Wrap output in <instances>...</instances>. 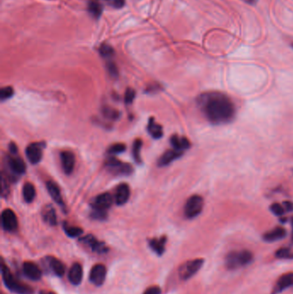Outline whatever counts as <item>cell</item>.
<instances>
[{
	"label": "cell",
	"mask_w": 293,
	"mask_h": 294,
	"mask_svg": "<svg viewBox=\"0 0 293 294\" xmlns=\"http://www.w3.org/2000/svg\"><path fill=\"white\" fill-rule=\"evenodd\" d=\"M197 103L208 122L214 125L226 124L235 118V103L222 92L203 93L197 98Z\"/></svg>",
	"instance_id": "obj_1"
},
{
	"label": "cell",
	"mask_w": 293,
	"mask_h": 294,
	"mask_svg": "<svg viewBox=\"0 0 293 294\" xmlns=\"http://www.w3.org/2000/svg\"><path fill=\"white\" fill-rule=\"evenodd\" d=\"M253 254L248 250H236L229 252L226 257V267L229 270H236L246 267L253 261Z\"/></svg>",
	"instance_id": "obj_2"
},
{
	"label": "cell",
	"mask_w": 293,
	"mask_h": 294,
	"mask_svg": "<svg viewBox=\"0 0 293 294\" xmlns=\"http://www.w3.org/2000/svg\"><path fill=\"white\" fill-rule=\"evenodd\" d=\"M1 274H2L3 283L10 291L17 294H33L32 288L17 281L10 273V269L3 263H2V267H1Z\"/></svg>",
	"instance_id": "obj_3"
},
{
	"label": "cell",
	"mask_w": 293,
	"mask_h": 294,
	"mask_svg": "<svg viewBox=\"0 0 293 294\" xmlns=\"http://www.w3.org/2000/svg\"><path fill=\"white\" fill-rule=\"evenodd\" d=\"M204 206V200L200 196L195 195L189 197L184 206V215L187 219L192 220L199 216Z\"/></svg>",
	"instance_id": "obj_4"
},
{
	"label": "cell",
	"mask_w": 293,
	"mask_h": 294,
	"mask_svg": "<svg viewBox=\"0 0 293 294\" xmlns=\"http://www.w3.org/2000/svg\"><path fill=\"white\" fill-rule=\"evenodd\" d=\"M203 264H204V260L200 258L186 261L179 267V276L182 281L189 280L201 268Z\"/></svg>",
	"instance_id": "obj_5"
},
{
	"label": "cell",
	"mask_w": 293,
	"mask_h": 294,
	"mask_svg": "<svg viewBox=\"0 0 293 294\" xmlns=\"http://www.w3.org/2000/svg\"><path fill=\"white\" fill-rule=\"evenodd\" d=\"M106 168L110 172L116 175H129L132 171L131 165H129L128 163L121 162L120 160L115 158H110L108 159L106 162Z\"/></svg>",
	"instance_id": "obj_6"
},
{
	"label": "cell",
	"mask_w": 293,
	"mask_h": 294,
	"mask_svg": "<svg viewBox=\"0 0 293 294\" xmlns=\"http://www.w3.org/2000/svg\"><path fill=\"white\" fill-rule=\"evenodd\" d=\"M1 221H2V227H3V230L10 231V232L17 230V227H18V221H17L16 214L12 210H3L2 215H1Z\"/></svg>",
	"instance_id": "obj_7"
},
{
	"label": "cell",
	"mask_w": 293,
	"mask_h": 294,
	"mask_svg": "<svg viewBox=\"0 0 293 294\" xmlns=\"http://www.w3.org/2000/svg\"><path fill=\"white\" fill-rule=\"evenodd\" d=\"M7 165L10 172L14 176L23 175L26 170V165L23 159L18 157L9 156L7 158Z\"/></svg>",
	"instance_id": "obj_8"
},
{
	"label": "cell",
	"mask_w": 293,
	"mask_h": 294,
	"mask_svg": "<svg viewBox=\"0 0 293 294\" xmlns=\"http://www.w3.org/2000/svg\"><path fill=\"white\" fill-rule=\"evenodd\" d=\"M107 274V269L104 265L97 264L91 268L90 273V281L96 286H101L104 283L105 278Z\"/></svg>",
	"instance_id": "obj_9"
},
{
	"label": "cell",
	"mask_w": 293,
	"mask_h": 294,
	"mask_svg": "<svg viewBox=\"0 0 293 294\" xmlns=\"http://www.w3.org/2000/svg\"><path fill=\"white\" fill-rule=\"evenodd\" d=\"M293 287V273H287L281 275L274 285L272 294H280L289 288Z\"/></svg>",
	"instance_id": "obj_10"
},
{
	"label": "cell",
	"mask_w": 293,
	"mask_h": 294,
	"mask_svg": "<svg viewBox=\"0 0 293 294\" xmlns=\"http://www.w3.org/2000/svg\"><path fill=\"white\" fill-rule=\"evenodd\" d=\"M42 144L41 143H32L26 149V156H27L29 161L36 164L41 161L42 159Z\"/></svg>",
	"instance_id": "obj_11"
},
{
	"label": "cell",
	"mask_w": 293,
	"mask_h": 294,
	"mask_svg": "<svg viewBox=\"0 0 293 294\" xmlns=\"http://www.w3.org/2000/svg\"><path fill=\"white\" fill-rule=\"evenodd\" d=\"M80 241L83 244L87 245L92 251L97 252V253H106L108 250V247L105 245L104 243H101L100 241H98L92 235H87L81 238Z\"/></svg>",
	"instance_id": "obj_12"
},
{
	"label": "cell",
	"mask_w": 293,
	"mask_h": 294,
	"mask_svg": "<svg viewBox=\"0 0 293 294\" xmlns=\"http://www.w3.org/2000/svg\"><path fill=\"white\" fill-rule=\"evenodd\" d=\"M112 203H113V198L110 194H101L95 199L94 202L92 204V207L93 210L96 211L107 212V210L112 206Z\"/></svg>",
	"instance_id": "obj_13"
},
{
	"label": "cell",
	"mask_w": 293,
	"mask_h": 294,
	"mask_svg": "<svg viewBox=\"0 0 293 294\" xmlns=\"http://www.w3.org/2000/svg\"><path fill=\"white\" fill-rule=\"evenodd\" d=\"M61 160L64 172L67 175H70L74 169L75 161H76L74 154L69 151H64L61 153Z\"/></svg>",
	"instance_id": "obj_14"
},
{
	"label": "cell",
	"mask_w": 293,
	"mask_h": 294,
	"mask_svg": "<svg viewBox=\"0 0 293 294\" xmlns=\"http://www.w3.org/2000/svg\"><path fill=\"white\" fill-rule=\"evenodd\" d=\"M45 262L47 267L50 269L51 272L59 277L63 276L65 274L64 264L57 258L54 257H47L45 258Z\"/></svg>",
	"instance_id": "obj_15"
},
{
	"label": "cell",
	"mask_w": 293,
	"mask_h": 294,
	"mask_svg": "<svg viewBox=\"0 0 293 294\" xmlns=\"http://www.w3.org/2000/svg\"><path fill=\"white\" fill-rule=\"evenodd\" d=\"M129 197H130V188H129V186L126 183L120 184L117 187L116 191H115V203L119 206H122V205H124V204L128 202Z\"/></svg>",
	"instance_id": "obj_16"
},
{
	"label": "cell",
	"mask_w": 293,
	"mask_h": 294,
	"mask_svg": "<svg viewBox=\"0 0 293 294\" xmlns=\"http://www.w3.org/2000/svg\"><path fill=\"white\" fill-rule=\"evenodd\" d=\"M24 272L25 275L32 281H39L41 277V271L36 264L32 261L24 263Z\"/></svg>",
	"instance_id": "obj_17"
},
{
	"label": "cell",
	"mask_w": 293,
	"mask_h": 294,
	"mask_svg": "<svg viewBox=\"0 0 293 294\" xmlns=\"http://www.w3.org/2000/svg\"><path fill=\"white\" fill-rule=\"evenodd\" d=\"M68 279L71 284L79 285L83 279V267L81 264L76 262L71 266L68 274Z\"/></svg>",
	"instance_id": "obj_18"
},
{
	"label": "cell",
	"mask_w": 293,
	"mask_h": 294,
	"mask_svg": "<svg viewBox=\"0 0 293 294\" xmlns=\"http://www.w3.org/2000/svg\"><path fill=\"white\" fill-rule=\"evenodd\" d=\"M286 236H287L286 229L283 227H278L264 234L263 239L266 242H275L282 239Z\"/></svg>",
	"instance_id": "obj_19"
},
{
	"label": "cell",
	"mask_w": 293,
	"mask_h": 294,
	"mask_svg": "<svg viewBox=\"0 0 293 294\" xmlns=\"http://www.w3.org/2000/svg\"><path fill=\"white\" fill-rule=\"evenodd\" d=\"M47 190L51 197H52V199H54V201L57 203L59 206H61V207L64 208V201H63L62 196H61V190L59 189L57 184L51 182V181L50 182H47Z\"/></svg>",
	"instance_id": "obj_20"
},
{
	"label": "cell",
	"mask_w": 293,
	"mask_h": 294,
	"mask_svg": "<svg viewBox=\"0 0 293 294\" xmlns=\"http://www.w3.org/2000/svg\"><path fill=\"white\" fill-rule=\"evenodd\" d=\"M182 155V152H179L176 151L175 149L173 150H168L167 152H164L161 158L159 160V165L160 167H163V166L168 165L170 163L173 162L175 159H178Z\"/></svg>",
	"instance_id": "obj_21"
},
{
	"label": "cell",
	"mask_w": 293,
	"mask_h": 294,
	"mask_svg": "<svg viewBox=\"0 0 293 294\" xmlns=\"http://www.w3.org/2000/svg\"><path fill=\"white\" fill-rule=\"evenodd\" d=\"M170 143L173 149L179 152H182L183 150H187L190 147V142L189 139L185 137H179L177 135H173L170 139Z\"/></svg>",
	"instance_id": "obj_22"
},
{
	"label": "cell",
	"mask_w": 293,
	"mask_h": 294,
	"mask_svg": "<svg viewBox=\"0 0 293 294\" xmlns=\"http://www.w3.org/2000/svg\"><path fill=\"white\" fill-rule=\"evenodd\" d=\"M88 11L94 18H99L102 13V5L99 0H89Z\"/></svg>",
	"instance_id": "obj_23"
},
{
	"label": "cell",
	"mask_w": 293,
	"mask_h": 294,
	"mask_svg": "<svg viewBox=\"0 0 293 294\" xmlns=\"http://www.w3.org/2000/svg\"><path fill=\"white\" fill-rule=\"evenodd\" d=\"M166 237L160 238H153L150 240V247L155 251L156 253L161 256L165 250Z\"/></svg>",
	"instance_id": "obj_24"
},
{
	"label": "cell",
	"mask_w": 293,
	"mask_h": 294,
	"mask_svg": "<svg viewBox=\"0 0 293 294\" xmlns=\"http://www.w3.org/2000/svg\"><path fill=\"white\" fill-rule=\"evenodd\" d=\"M149 133L154 138V139H160L162 138L163 129L161 126L159 125L158 123H156L154 119L151 118L149 121L148 128H147Z\"/></svg>",
	"instance_id": "obj_25"
},
{
	"label": "cell",
	"mask_w": 293,
	"mask_h": 294,
	"mask_svg": "<svg viewBox=\"0 0 293 294\" xmlns=\"http://www.w3.org/2000/svg\"><path fill=\"white\" fill-rule=\"evenodd\" d=\"M23 196L24 199L27 203H31L35 198V189L34 185L31 183H27L24 184L23 189Z\"/></svg>",
	"instance_id": "obj_26"
},
{
	"label": "cell",
	"mask_w": 293,
	"mask_h": 294,
	"mask_svg": "<svg viewBox=\"0 0 293 294\" xmlns=\"http://www.w3.org/2000/svg\"><path fill=\"white\" fill-rule=\"evenodd\" d=\"M42 217H43V220L51 226H55L57 224L56 213L54 212V207L52 206H47L44 209Z\"/></svg>",
	"instance_id": "obj_27"
},
{
	"label": "cell",
	"mask_w": 293,
	"mask_h": 294,
	"mask_svg": "<svg viewBox=\"0 0 293 294\" xmlns=\"http://www.w3.org/2000/svg\"><path fill=\"white\" fill-rule=\"evenodd\" d=\"M275 257L280 260H293V252L289 248H280L275 252Z\"/></svg>",
	"instance_id": "obj_28"
},
{
	"label": "cell",
	"mask_w": 293,
	"mask_h": 294,
	"mask_svg": "<svg viewBox=\"0 0 293 294\" xmlns=\"http://www.w3.org/2000/svg\"><path fill=\"white\" fill-rule=\"evenodd\" d=\"M63 228H64L65 232L70 237H78V236H80L83 233V230H82L81 228L77 227H72V226H70V225H68L66 223H64Z\"/></svg>",
	"instance_id": "obj_29"
},
{
	"label": "cell",
	"mask_w": 293,
	"mask_h": 294,
	"mask_svg": "<svg viewBox=\"0 0 293 294\" xmlns=\"http://www.w3.org/2000/svg\"><path fill=\"white\" fill-rule=\"evenodd\" d=\"M142 147V141L140 139H136L132 146V157L136 163L141 162V157H140V150Z\"/></svg>",
	"instance_id": "obj_30"
},
{
	"label": "cell",
	"mask_w": 293,
	"mask_h": 294,
	"mask_svg": "<svg viewBox=\"0 0 293 294\" xmlns=\"http://www.w3.org/2000/svg\"><path fill=\"white\" fill-rule=\"evenodd\" d=\"M99 52H100L101 57L105 58V59H111L115 54V51H114L113 48L110 47L109 45L107 44L101 45V48L99 49Z\"/></svg>",
	"instance_id": "obj_31"
},
{
	"label": "cell",
	"mask_w": 293,
	"mask_h": 294,
	"mask_svg": "<svg viewBox=\"0 0 293 294\" xmlns=\"http://www.w3.org/2000/svg\"><path fill=\"white\" fill-rule=\"evenodd\" d=\"M125 145L118 143V144H115V145H113V146L109 147V149H108V153L115 155V154H120V153L125 152Z\"/></svg>",
	"instance_id": "obj_32"
},
{
	"label": "cell",
	"mask_w": 293,
	"mask_h": 294,
	"mask_svg": "<svg viewBox=\"0 0 293 294\" xmlns=\"http://www.w3.org/2000/svg\"><path fill=\"white\" fill-rule=\"evenodd\" d=\"M270 210L276 216H282L284 215V213H286L285 207L281 206L279 203H273V205L270 206Z\"/></svg>",
	"instance_id": "obj_33"
},
{
	"label": "cell",
	"mask_w": 293,
	"mask_h": 294,
	"mask_svg": "<svg viewBox=\"0 0 293 294\" xmlns=\"http://www.w3.org/2000/svg\"><path fill=\"white\" fill-rule=\"evenodd\" d=\"M14 94L13 89L10 87V86H7L4 88L1 89L0 91V98L1 100H6L9 98H11Z\"/></svg>",
	"instance_id": "obj_34"
},
{
	"label": "cell",
	"mask_w": 293,
	"mask_h": 294,
	"mask_svg": "<svg viewBox=\"0 0 293 294\" xmlns=\"http://www.w3.org/2000/svg\"><path fill=\"white\" fill-rule=\"evenodd\" d=\"M135 98V91L133 89L129 88L126 91L125 102L127 104H130L133 101Z\"/></svg>",
	"instance_id": "obj_35"
},
{
	"label": "cell",
	"mask_w": 293,
	"mask_h": 294,
	"mask_svg": "<svg viewBox=\"0 0 293 294\" xmlns=\"http://www.w3.org/2000/svg\"><path fill=\"white\" fill-rule=\"evenodd\" d=\"M110 6L116 8V9H121L125 5V0H105Z\"/></svg>",
	"instance_id": "obj_36"
},
{
	"label": "cell",
	"mask_w": 293,
	"mask_h": 294,
	"mask_svg": "<svg viewBox=\"0 0 293 294\" xmlns=\"http://www.w3.org/2000/svg\"><path fill=\"white\" fill-rule=\"evenodd\" d=\"M103 114H104L106 117L110 119H116L118 117V112L116 110H114L112 108H106L103 110Z\"/></svg>",
	"instance_id": "obj_37"
},
{
	"label": "cell",
	"mask_w": 293,
	"mask_h": 294,
	"mask_svg": "<svg viewBox=\"0 0 293 294\" xmlns=\"http://www.w3.org/2000/svg\"><path fill=\"white\" fill-rule=\"evenodd\" d=\"M107 66H108V71H109V73H110L111 76H113V77H116V76L118 75V70H117V67H116L115 63H113V62H108Z\"/></svg>",
	"instance_id": "obj_38"
},
{
	"label": "cell",
	"mask_w": 293,
	"mask_h": 294,
	"mask_svg": "<svg viewBox=\"0 0 293 294\" xmlns=\"http://www.w3.org/2000/svg\"><path fill=\"white\" fill-rule=\"evenodd\" d=\"M143 294H161V289L159 287L153 286V287H150V288H147Z\"/></svg>",
	"instance_id": "obj_39"
},
{
	"label": "cell",
	"mask_w": 293,
	"mask_h": 294,
	"mask_svg": "<svg viewBox=\"0 0 293 294\" xmlns=\"http://www.w3.org/2000/svg\"><path fill=\"white\" fill-rule=\"evenodd\" d=\"M9 194V186L4 177H2V196H6Z\"/></svg>",
	"instance_id": "obj_40"
},
{
	"label": "cell",
	"mask_w": 293,
	"mask_h": 294,
	"mask_svg": "<svg viewBox=\"0 0 293 294\" xmlns=\"http://www.w3.org/2000/svg\"><path fill=\"white\" fill-rule=\"evenodd\" d=\"M284 207L286 209V212H292V211H293V202L285 201L284 202Z\"/></svg>",
	"instance_id": "obj_41"
},
{
	"label": "cell",
	"mask_w": 293,
	"mask_h": 294,
	"mask_svg": "<svg viewBox=\"0 0 293 294\" xmlns=\"http://www.w3.org/2000/svg\"><path fill=\"white\" fill-rule=\"evenodd\" d=\"M10 150L11 153L13 154V155H16L17 152V146L14 144V143H11L10 145Z\"/></svg>",
	"instance_id": "obj_42"
},
{
	"label": "cell",
	"mask_w": 293,
	"mask_h": 294,
	"mask_svg": "<svg viewBox=\"0 0 293 294\" xmlns=\"http://www.w3.org/2000/svg\"><path fill=\"white\" fill-rule=\"evenodd\" d=\"M40 294H55L53 292H49V291H42L40 293Z\"/></svg>",
	"instance_id": "obj_43"
},
{
	"label": "cell",
	"mask_w": 293,
	"mask_h": 294,
	"mask_svg": "<svg viewBox=\"0 0 293 294\" xmlns=\"http://www.w3.org/2000/svg\"><path fill=\"white\" fill-rule=\"evenodd\" d=\"M244 1H245V2H247V3H255V2H256L257 0H244Z\"/></svg>",
	"instance_id": "obj_44"
}]
</instances>
